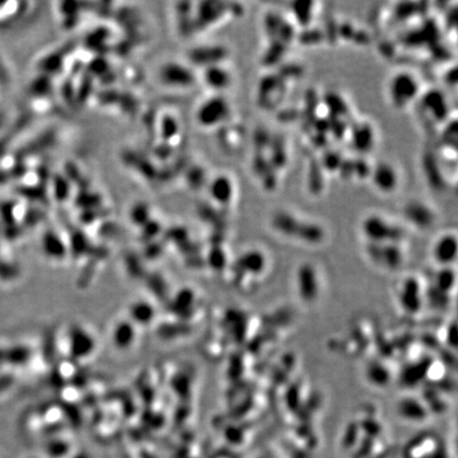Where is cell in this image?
Wrapping results in <instances>:
<instances>
[{
  "label": "cell",
  "instance_id": "cell-1",
  "mask_svg": "<svg viewBox=\"0 0 458 458\" xmlns=\"http://www.w3.org/2000/svg\"><path fill=\"white\" fill-rule=\"evenodd\" d=\"M421 95L418 77L408 70L395 72L387 83V98L396 110H405L412 105Z\"/></svg>",
  "mask_w": 458,
  "mask_h": 458
},
{
  "label": "cell",
  "instance_id": "cell-2",
  "mask_svg": "<svg viewBox=\"0 0 458 458\" xmlns=\"http://www.w3.org/2000/svg\"><path fill=\"white\" fill-rule=\"evenodd\" d=\"M362 232L370 243L400 244L404 231L395 222L380 214L367 215L362 222Z\"/></svg>",
  "mask_w": 458,
  "mask_h": 458
},
{
  "label": "cell",
  "instance_id": "cell-3",
  "mask_svg": "<svg viewBox=\"0 0 458 458\" xmlns=\"http://www.w3.org/2000/svg\"><path fill=\"white\" fill-rule=\"evenodd\" d=\"M370 179L375 188L381 193H392L400 182L398 169L388 161H382L370 170Z\"/></svg>",
  "mask_w": 458,
  "mask_h": 458
},
{
  "label": "cell",
  "instance_id": "cell-4",
  "mask_svg": "<svg viewBox=\"0 0 458 458\" xmlns=\"http://www.w3.org/2000/svg\"><path fill=\"white\" fill-rule=\"evenodd\" d=\"M369 256L382 267L387 269L398 268L403 259L400 244L398 243H370Z\"/></svg>",
  "mask_w": 458,
  "mask_h": 458
},
{
  "label": "cell",
  "instance_id": "cell-5",
  "mask_svg": "<svg viewBox=\"0 0 458 458\" xmlns=\"http://www.w3.org/2000/svg\"><path fill=\"white\" fill-rule=\"evenodd\" d=\"M404 215L410 224L418 228L431 227L436 220L431 206L420 201H411L404 208Z\"/></svg>",
  "mask_w": 458,
  "mask_h": 458
},
{
  "label": "cell",
  "instance_id": "cell-6",
  "mask_svg": "<svg viewBox=\"0 0 458 458\" xmlns=\"http://www.w3.org/2000/svg\"><path fill=\"white\" fill-rule=\"evenodd\" d=\"M229 113L228 103L223 98H213L206 101L199 114V120L203 125L216 124L225 119Z\"/></svg>",
  "mask_w": 458,
  "mask_h": 458
},
{
  "label": "cell",
  "instance_id": "cell-7",
  "mask_svg": "<svg viewBox=\"0 0 458 458\" xmlns=\"http://www.w3.org/2000/svg\"><path fill=\"white\" fill-rule=\"evenodd\" d=\"M375 129L366 122L359 123L351 133L352 145L360 154H366L375 145Z\"/></svg>",
  "mask_w": 458,
  "mask_h": 458
},
{
  "label": "cell",
  "instance_id": "cell-8",
  "mask_svg": "<svg viewBox=\"0 0 458 458\" xmlns=\"http://www.w3.org/2000/svg\"><path fill=\"white\" fill-rule=\"evenodd\" d=\"M421 100L423 101V106L425 105L427 107L428 114L433 116L434 120L441 122L443 119H446L450 107L446 97L442 94L440 95V93L437 92H428L421 97Z\"/></svg>",
  "mask_w": 458,
  "mask_h": 458
},
{
  "label": "cell",
  "instance_id": "cell-9",
  "mask_svg": "<svg viewBox=\"0 0 458 458\" xmlns=\"http://www.w3.org/2000/svg\"><path fill=\"white\" fill-rule=\"evenodd\" d=\"M434 256L441 263L452 262L456 257L457 240L454 234L448 233L440 237L434 246Z\"/></svg>",
  "mask_w": 458,
  "mask_h": 458
},
{
  "label": "cell",
  "instance_id": "cell-10",
  "mask_svg": "<svg viewBox=\"0 0 458 458\" xmlns=\"http://www.w3.org/2000/svg\"><path fill=\"white\" fill-rule=\"evenodd\" d=\"M207 82L210 84L211 87L217 88V90H224L230 84L231 76L229 71L224 69L223 67H213L210 68L207 72Z\"/></svg>",
  "mask_w": 458,
  "mask_h": 458
}]
</instances>
